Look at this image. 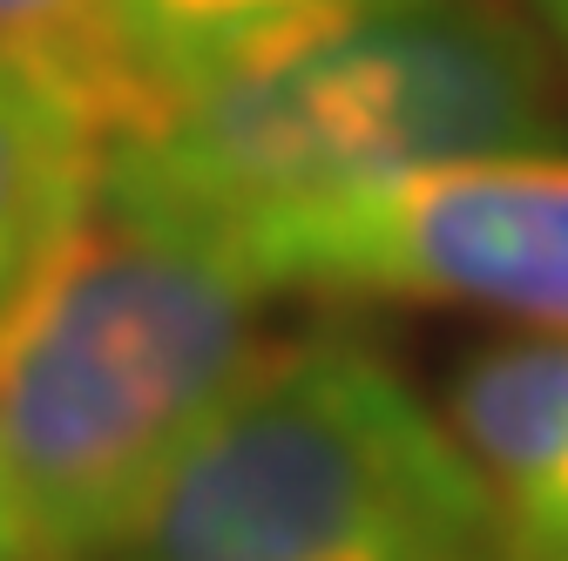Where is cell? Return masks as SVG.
<instances>
[{
    "instance_id": "6da1fadb",
    "label": "cell",
    "mask_w": 568,
    "mask_h": 561,
    "mask_svg": "<svg viewBox=\"0 0 568 561\" xmlns=\"http://www.w3.org/2000/svg\"><path fill=\"white\" fill-rule=\"evenodd\" d=\"M568 109L508 0H379L244 54L102 143V210L237 257L257 231L386 176L535 156Z\"/></svg>"
},
{
    "instance_id": "7a4b0ae2",
    "label": "cell",
    "mask_w": 568,
    "mask_h": 561,
    "mask_svg": "<svg viewBox=\"0 0 568 561\" xmlns=\"http://www.w3.org/2000/svg\"><path fill=\"white\" fill-rule=\"evenodd\" d=\"M264 285L224 251L89 210L0 318V467L48 561H89L257 359Z\"/></svg>"
},
{
    "instance_id": "3957f363",
    "label": "cell",
    "mask_w": 568,
    "mask_h": 561,
    "mask_svg": "<svg viewBox=\"0 0 568 561\" xmlns=\"http://www.w3.org/2000/svg\"><path fill=\"white\" fill-rule=\"evenodd\" d=\"M501 514L386 353L292 338L210 406L89 561H494Z\"/></svg>"
},
{
    "instance_id": "277c9868",
    "label": "cell",
    "mask_w": 568,
    "mask_h": 561,
    "mask_svg": "<svg viewBox=\"0 0 568 561\" xmlns=\"http://www.w3.org/2000/svg\"><path fill=\"white\" fill-rule=\"evenodd\" d=\"M237 264L264 292L474 305L568 332V156L440 163L298 210Z\"/></svg>"
},
{
    "instance_id": "5b68a950",
    "label": "cell",
    "mask_w": 568,
    "mask_h": 561,
    "mask_svg": "<svg viewBox=\"0 0 568 561\" xmlns=\"http://www.w3.org/2000/svg\"><path fill=\"white\" fill-rule=\"evenodd\" d=\"M447 434L508 534L568 528V332L508 338L460 359Z\"/></svg>"
},
{
    "instance_id": "8992f818",
    "label": "cell",
    "mask_w": 568,
    "mask_h": 561,
    "mask_svg": "<svg viewBox=\"0 0 568 561\" xmlns=\"http://www.w3.org/2000/svg\"><path fill=\"white\" fill-rule=\"evenodd\" d=\"M102 196V135L0 61V318Z\"/></svg>"
},
{
    "instance_id": "52a82bcc",
    "label": "cell",
    "mask_w": 568,
    "mask_h": 561,
    "mask_svg": "<svg viewBox=\"0 0 568 561\" xmlns=\"http://www.w3.org/2000/svg\"><path fill=\"white\" fill-rule=\"evenodd\" d=\"M0 61L68 102L102 143L163 109L115 0H0Z\"/></svg>"
},
{
    "instance_id": "ba28073f",
    "label": "cell",
    "mask_w": 568,
    "mask_h": 561,
    "mask_svg": "<svg viewBox=\"0 0 568 561\" xmlns=\"http://www.w3.org/2000/svg\"><path fill=\"white\" fill-rule=\"evenodd\" d=\"M115 8H122V28L142 68H150V82L170 95L210 75V68L325 34L352 14L379 8V0H115Z\"/></svg>"
},
{
    "instance_id": "9c48e42d",
    "label": "cell",
    "mask_w": 568,
    "mask_h": 561,
    "mask_svg": "<svg viewBox=\"0 0 568 561\" xmlns=\"http://www.w3.org/2000/svg\"><path fill=\"white\" fill-rule=\"evenodd\" d=\"M0 561H48L41 541H34V521H28V508L14 494V480H8V467H0Z\"/></svg>"
},
{
    "instance_id": "30bf717a",
    "label": "cell",
    "mask_w": 568,
    "mask_h": 561,
    "mask_svg": "<svg viewBox=\"0 0 568 561\" xmlns=\"http://www.w3.org/2000/svg\"><path fill=\"white\" fill-rule=\"evenodd\" d=\"M494 561H568V528L561 534H508L501 528V554Z\"/></svg>"
},
{
    "instance_id": "8fae6325",
    "label": "cell",
    "mask_w": 568,
    "mask_h": 561,
    "mask_svg": "<svg viewBox=\"0 0 568 561\" xmlns=\"http://www.w3.org/2000/svg\"><path fill=\"white\" fill-rule=\"evenodd\" d=\"M541 8H548V21H555V28L568 34V0H541Z\"/></svg>"
}]
</instances>
